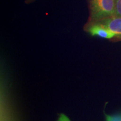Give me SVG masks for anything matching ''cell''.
I'll return each instance as SVG.
<instances>
[{
  "instance_id": "cell-4",
  "label": "cell",
  "mask_w": 121,
  "mask_h": 121,
  "mask_svg": "<svg viewBox=\"0 0 121 121\" xmlns=\"http://www.w3.org/2000/svg\"><path fill=\"white\" fill-rule=\"evenodd\" d=\"M106 121H121V113L114 115L105 114Z\"/></svg>"
},
{
  "instance_id": "cell-1",
  "label": "cell",
  "mask_w": 121,
  "mask_h": 121,
  "mask_svg": "<svg viewBox=\"0 0 121 121\" xmlns=\"http://www.w3.org/2000/svg\"><path fill=\"white\" fill-rule=\"evenodd\" d=\"M91 19L96 22L116 15V0H90Z\"/></svg>"
},
{
  "instance_id": "cell-2",
  "label": "cell",
  "mask_w": 121,
  "mask_h": 121,
  "mask_svg": "<svg viewBox=\"0 0 121 121\" xmlns=\"http://www.w3.org/2000/svg\"><path fill=\"white\" fill-rule=\"evenodd\" d=\"M97 22L102 24L116 35H121V17L120 16L114 15Z\"/></svg>"
},
{
  "instance_id": "cell-6",
  "label": "cell",
  "mask_w": 121,
  "mask_h": 121,
  "mask_svg": "<svg viewBox=\"0 0 121 121\" xmlns=\"http://www.w3.org/2000/svg\"><path fill=\"white\" fill-rule=\"evenodd\" d=\"M57 121H71L69 118L64 114H60Z\"/></svg>"
},
{
  "instance_id": "cell-5",
  "label": "cell",
  "mask_w": 121,
  "mask_h": 121,
  "mask_svg": "<svg viewBox=\"0 0 121 121\" xmlns=\"http://www.w3.org/2000/svg\"><path fill=\"white\" fill-rule=\"evenodd\" d=\"M116 16L121 17V0H116Z\"/></svg>"
},
{
  "instance_id": "cell-3",
  "label": "cell",
  "mask_w": 121,
  "mask_h": 121,
  "mask_svg": "<svg viewBox=\"0 0 121 121\" xmlns=\"http://www.w3.org/2000/svg\"><path fill=\"white\" fill-rule=\"evenodd\" d=\"M88 31L93 36H98L106 39L112 38L116 35L106 28L102 24L96 22L88 28Z\"/></svg>"
}]
</instances>
